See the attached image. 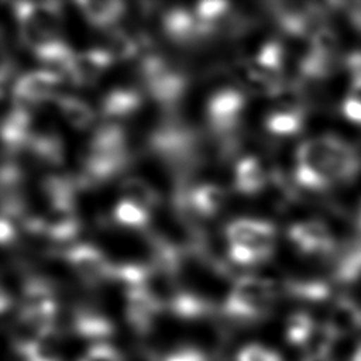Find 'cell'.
Wrapping results in <instances>:
<instances>
[{
    "instance_id": "ac0fdd59",
    "label": "cell",
    "mask_w": 361,
    "mask_h": 361,
    "mask_svg": "<svg viewBox=\"0 0 361 361\" xmlns=\"http://www.w3.org/2000/svg\"><path fill=\"white\" fill-rule=\"evenodd\" d=\"M79 361H124V357L109 343H97L92 344Z\"/></svg>"
},
{
    "instance_id": "9c48e42d",
    "label": "cell",
    "mask_w": 361,
    "mask_h": 361,
    "mask_svg": "<svg viewBox=\"0 0 361 361\" xmlns=\"http://www.w3.org/2000/svg\"><path fill=\"white\" fill-rule=\"evenodd\" d=\"M118 196L120 199L130 200L149 213L157 209L161 203H164V199L158 195V192L142 178L137 175L126 176L118 183Z\"/></svg>"
},
{
    "instance_id": "5bb4252c",
    "label": "cell",
    "mask_w": 361,
    "mask_h": 361,
    "mask_svg": "<svg viewBox=\"0 0 361 361\" xmlns=\"http://www.w3.org/2000/svg\"><path fill=\"white\" fill-rule=\"evenodd\" d=\"M111 216L114 223L118 227L131 228V230L147 228L151 219V214L148 210L126 199H120L117 202Z\"/></svg>"
},
{
    "instance_id": "2e32d148",
    "label": "cell",
    "mask_w": 361,
    "mask_h": 361,
    "mask_svg": "<svg viewBox=\"0 0 361 361\" xmlns=\"http://www.w3.org/2000/svg\"><path fill=\"white\" fill-rule=\"evenodd\" d=\"M309 45L314 52L322 55L337 56L338 54V37L330 27L326 25L310 35Z\"/></svg>"
},
{
    "instance_id": "3957f363",
    "label": "cell",
    "mask_w": 361,
    "mask_h": 361,
    "mask_svg": "<svg viewBox=\"0 0 361 361\" xmlns=\"http://www.w3.org/2000/svg\"><path fill=\"white\" fill-rule=\"evenodd\" d=\"M288 240L303 257L324 258L336 252L337 243L329 228L320 220H299L289 226Z\"/></svg>"
},
{
    "instance_id": "d6986e66",
    "label": "cell",
    "mask_w": 361,
    "mask_h": 361,
    "mask_svg": "<svg viewBox=\"0 0 361 361\" xmlns=\"http://www.w3.org/2000/svg\"><path fill=\"white\" fill-rule=\"evenodd\" d=\"M161 361H213L195 345H180L162 355Z\"/></svg>"
},
{
    "instance_id": "83f0119b",
    "label": "cell",
    "mask_w": 361,
    "mask_h": 361,
    "mask_svg": "<svg viewBox=\"0 0 361 361\" xmlns=\"http://www.w3.org/2000/svg\"><path fill=\"white\" fill-rule=\"evenodd\" d=\"M302 361H331L330 357L326 358H302Z\"/></svg>"
},
{
    "instance_id": "4fadbf2b",
    "label": "cell",
    "mask_w": 361,
    "mask_h": 361,
    "mask_svg": "<svg viewBox=\"0 0 361 361\" xmlns=\"http://www.w3.org/2000/svg\"><path fill=\"white\" fill-rule=\"evenodd\" d=\"M59 113L63 116L66 123L76 130H83L90 126L94 118V113L90 106L75 96H61L56 99Z\"/></svg>"
},
{
    "instance_id": "ba28073f",
    "label": "cell",
    "mask_w": 361,
    "mask_h": 361,
    "mask_svg": "<svg viewBox=\"0 0 361 361\" xmlns=\"http://www.w3.org/2000/svg\"><path fill=\"white\" fill-rule=\"evenodd\" d=\"M333 279L348 285L361 279V237L343 247L333 265Z\"/></svg>"
},
{
    "instance_id": "52a82bcc",
    "label": "cell",
    "mask_w": 361,
    "mask_h": 361,
    "mask_svg": "<svg viewBox=\"0 0 361 361\" xmlns=\"http://www.w3.org/2000/svg\"><path fill=\"white\" fill-rule=\"evenodd\" d=\"M189 200L199 217L204 219L214 216L227 203V193L217 183H197L190 188Z\"/></svg>"
},
{
    "instance_id": "484cf974",
    "label": "cell",
    "mask_w": 361,
    "mask_h": 361,
    "mask_svg": "<svg viewBox=\"0 0 361 361\" xmlns=\"http://www.w3.org/2000/svg\"><path fill=\"white\" fill-rule=\"evenodd\" d=\"M350 361H361V341L357 344V347L354 348Z\"/></svg>"
},
{
    "instance_id": "cb8c5ba5",
    "label": "cell",
    "mask_w": 361,
    "mask_h": 361,
    "mask_svg": "<svg viewBox=\"0 0 361 361\" xmlns=\"http://www.w3.org/2000/svg\"><path fill=\"white\" fill-rule=\"evenodd\" d=\"M347 16H348V20H350L351 25L358 32H361V1H355V3L348 4Z\"/></svg>"
},
{
    "instance_id": "6da1fadb",
    "label": "cell",
    "mask_w": 361,
    "mask_h": 361,
    "mask_svg": "<svg viewBox=\"0 0 361 361\" xmlns=\"http://www.w3.org/2000/svg\"><path fill=\"white\" fill-rule=\"evenodd\" d=\"M276 295L278 288L252 274H245L233 283L228 296L221 303V314L240 323L259 320L267 317Z\"/></svg>"
},
{
    "instance_id": "7402d4cb",
    "label": "cell",
    "mask_w": 361,
    "mask_h": 361,
    "mask_svg": "<svg viewBox=\"0 0 361 361\" xmlns=\"http://www.w3.org/2000/svg\"><path fill=\"white\" fill-rule=\"evenodd\" d=\"M344 68L350 73L351 79L361 78V51H354L345 55Z\"/></svg>"
},
{
    "instance_id": "8992f818",
    "label": "cell",
    "mask_w": 361,
    "mask_h": 361,
    "mask_svg": "<svg viewBox=\"0 0 361 361\" xmlns=\"http://www.w3.org/2000/svg\"><path fill=\"white\" fill-rule=\"evenodd\" d=\"M306 124V110L288 109L276 106L274 110H269L264 128L275 137H292L302 131Z\"/></svg>"
},
{
    "instance_id": "277c9868",
    "label": "cell",
    "mask_w": 361,
    "mask_h": 361,
    "mask_svg": "<svg viewBox=\"0 0 361 361\" xmlns=\"http://www.w3.org/2000/svg\"><path fill=\"white\" fill-rule=\"evenodd\" d=\"M337 338L361 331V306L348 296H340L333 303L326 322Z\"/></svg>"
},
{
    "instance_id": "e0dca14e",
    "label": "cell",
    "mask_w": 361,
    "mask_h": 361,
    "mask_svg": "<svg viewBox=\"0 0 361 361\" xmlns=\"http://www.w3.org/2000/svg\"><path fill=\"white\" fill-rule=\"evenodd\" d=\"M237 361H283V360L276 351L262 344L254 343L241 348V351L237 355Z\"/></svg>"
},
{
    "instance_id": "603a6c76",
    "label": "cell",
    "mask_w": 361,
    "mask_h": 361,
    "mask_svg": "<svg viewBox=\"0 0 361 361\" xmlns=\"http://www.w3.org/2000/svg\"><path fill=\"white\" fill-rule=\"evenodd\" d=\"M0 237H1V244L6 247L7 244H11L16 238V230H14V224L11 223V220L1 217L0 221Z\"/></svg>"
},
{
    "instance_id": "ffe728a7",
    "label": "cell",
    "mask_w": 361,
    "mask_h": 361,
    "mask_svg": "<svg viewBox=\"0 0 361 361\" xmlns=\"http://www.w3.org/2000/svg\"><path fill=\"white\" fill-rule=\"evenodd\" d=\"M227 259L231 264L240 265V267H248L259 262L257 252L250 245H244V244H230Z\"/></svg>"
},
{
    "instance_id": "8fae6325",
    "label": "cell",
    "mask_w": 361,
    "mask_h": 361,
    "mask_svg": "<svg viewBox=\"0 0 361 361\" xmlns=\"http://www.w3.org/2000/svg\"><path fill=\"white\" fill-rule=\"evenodd\" d=\"M103 48L113 56L114 61H128L140 54L135 37L128 34L124 28L117 27H110L106 30Z\"/></svg>"
},
{
    "instance_id": "30bf717a",
    "label": "cell",
    "mask_w": 361,
    "mask_h": 361,
    "mask_svg": "<svg viewBox=\"0 0 361 361\" xmlns=\"http://www.w3.org/2000/svg\"><path fill=\"white\" fill-rule=\"evenodd\" d=\"M283 289L288 295L309 302L320 303L324 302L330 293V285L323 279L316 278H290L283 282Z\"/></svg>"
},
{
    "instance_id": "7a4b0ae2",
    "label": "cell",
    "mask_w": 361,
    "mask_h": 361,
    "mask_svg": "<svg viewBox=\"0 0 361 361\" xmlns=\"http://www.w3.org/2000/svg\"><path fill=\"white\" fill-rule=\"evenodd\" d=\"M313 141L314 157L310 168L319 172L331 186L348 183L357 178L361 161L353 145L333 134L314 137Z\"/></svg>"
},
{
    "instance_id": "7c38bea8",
    "label": "cell",
    "mask_w": 361,
    "mask_h": 361,
    "mask_svg": "<svg viewBox=\"0 0 361 361\" xmlns=\"http://www.w3.org/2000/svg\"><path fill=\"white\" fill-rule=\"evenodd\" d=\"M337 340L334 331L327 323H316L312 333L300 347L302 358H326L330 357L333 345Z\"/></svg>"
},
{
    "instance_id": "d4e9b609",
    "label": "cell",
    "mask_w": 361,
    "mask_h": 361,
    "mask_svg": "<svg viewBox=\"0 0 361 361\" xmlns=\"http://www.w3.org/2000/svg\"><path fill=\"white\" fill-rule=\"evenodd\" d=\"M350 97L361 102V78L357 79H351L350 82V89H348V94Z\"/></svg>"
},
{
    "instance_id": "5b68a950",
    "label": "cell",
    "mask_w": 361,
    "mask_h": 361,
    "mask_svg": "<svg viewBox=\"0 0 361 361\" xmlns=\"http://www.w3.org/2000/svg\"><path fill=\"white\" fill-rule=\"evenodd\" d=\"M75 4L89 24L100 28H110L126 11L120 0H78Z\"/></svg>"
},
{
    "instance_id": "44dd1931",
    "label": "cell",
    "mask_w": 361,
    "mask_h": 361,
    "mask_svg": "<svg viewBox=\"0 0 361 361\" xmlns=\"http://www.w3.org/2000/svg\"><path fill=\"white\" fill-rule=\"evenodd\" d=\"M341 110L347 120L355 124H361V102L347 96L341 104Z\"/></svg>"
},
{
    "instance_id": "4316f807",
    "label": "cell",
    "mask_w": 361,
    "mask_h": 361,
    "mask_svg": "<svg viewBox=\"0 0 361 361\" xmlns=\"http://www.w3.org/2000/svg\"><path fill=\"white\" fill-rule=\"evenodd\" d=\"M357 226H358V228H360V231H361V203H360L358 212H357Z\"/></svg>"
},
{
    "instance_id": "9a60e30c",
    "label": "cell",
    "mask_w": 361,
    "mask_h": 361,
    "mask_svg": "<svg viewBox=\"0 0 361 361\" xmlns=\"http://www.w3.org/2000/svg\"><path fill=\"white\" fill-rule=\"evenodd\" d=\"M316 322L306 312H295L288 316L285 323V337L289 344L302 347L312 333Z\"/></svg>"
}]
</instances>
